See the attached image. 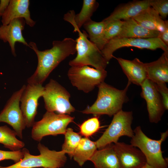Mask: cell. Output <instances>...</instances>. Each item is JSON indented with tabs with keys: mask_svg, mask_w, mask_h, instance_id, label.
<instances>
[{
	"mask_svg": "<svg viewBox=\"0 0 168 168\" xmlns=\"http://www.w3.org/2000/svg\"><path fill=\"white\" fill-rule=\"evenodd\" d=\"M131 83L141 86L147 79L145 63L136 58L132 60L116 58Z\"/></svg>",
	"mask_w": 168,
	"mask_h": 168,
	"instance_id": "cell-18",
	"label": "cell"
},
{
	"mask_svg": "<svg viewBox=\"0 0 168 168\" xmlns=\"http://www.w3.org/2000/svg\"><path fill=\"white\" fill-rule=\"evenodd\" d=\"M113 146L120 168H141L147 163L142 152L131 144L118 142Z\"/></svg>",
	"mask_w": 168,
	"mask_h": 168,
	"instance_id": "cell-14",
	"label": "cell"
},
{
	"mask_svg": "<svg viewBox=\"0 0 168 168\" xmlns=\"http://www.w3.org/2000/svg\"><path fill=\"white\" fill-rule=\"evenodd\" d=\"M26 86L23 85L12 94L0 113V122L10 125L17 136L21 139L23 138V131L26 127L20 108V100Z\"/></svg>",
	"mask_w": 168,
	"mask_h": 168,
	"instance_id": "cell-11",
	"label": "cell"
},
{
	"mask_svg": "<svg viewBox=\"0 0 168 168\" xmlns=\"http://www.w3.org/2000/svg\"><path fill=\"white\" fill-rule=\"evenodd\" d=\"M107 75L105 69L91 68L87 65L71 66L68 76L73 86L85 93L92 91L104 81Z\"/></svg>",
	"mask_w": 168,
	"mask_h": 168,
	"instance_id": "cell-9",
	"label": "cell"
},
{
	"mask_svg": "<svg viewBox=\"0 0 168 168\" xmlns=\"http://www.w3.org/2000/svg\"><path fill=\"white\" fill-rule=\"evenodd\" d=\"M1 15H0V18H1Z\"/></svg>",
	"mask_w": 168,
	"mask_h": 168,
	"instance_id": "cell-36",
	"label": "cell"
},
{
	"mask_svg": "<svg viewBox=\"0 0 168 168\" xmlns=\"http://www.w3.org/2000/svg\"><path fill=\"white\" fill-rule=\"evenodd\" d=\"M44 86L41 84L28 83L21 96L20 108L26 127H32L37 112L38 100L44 92Z\"/></svg>",
	"mask_w": 168,
	"mask_h": 168,
	"instance_id": "cell-12",
	"label": "cell"
},
{
	"mask_svg": "<svg viewBox=\"0 0 168 168\" xmlns=\"http://www.w3.org/2000/svg\"><path fill=\"white\" fill-rule=\"evenodd\" d=\"M150 7V0L130 2L117 7L109 16L103 20L110 22L128 20L133 18Z\"/></svg>",
	"mask_w": 168,
	"mask_h": 168,
	"instance_id": "cell-17",
	"label": "cell"
},
{
	"mask_svg": "<svg viewBox=\"0 0 168 168\" xmlns=\"http://www.w3.org/2000/svg\"><path fill=\"white\" fill-rule=\"evenodd\" d=\"M16 134L14 130L7 126H0V143L3 146L15 151L21 150L24 148V142L16 138Z\"/></svg>",
	"mask_w": 168,
	"mask_h": 168,
	"instance_id": "cell-26",
	"label": "cell"
},
{
	"mask_svg": "<svg viewBox=\"0 0 168 168\" xmlns=\"http://www.w3.org/2000/svg\"><path fill=\"white\" fill-rule=\"evenodd\" d=\"M123 21L121 31L117 37L148 38L158 36L159 32L146 28L133 18Z\"/></svg>",
	"mask_w": 168,
	"mask_h": 168,
	"instance_id": "cell-22",
	"label": "cell"
},
{
	"mask_svg": "<svg viewBox=\"0 0 168 168\" xmlns=\"http://www.w3.org/2000/svg\"><path fill=\"white\" fill-rule=\"evenodd\" d=\"M113 116L108 128L95 142L97 148L100 149L113 143H115L123 136L131 138L133 137L134 133L131 127L132 112L122 110Z\"/></svg>",
	"mask_w": 168,
	"mask_h": 168,
	"instance_id": "cell-7",
	"label": "cell"
},
{
	"mask_svg": "<svg viewBox=\"0 0 168 168\" xmlns=\"http://www.w3.org/2000/svg\"><path fill=\"white\" fill-rule=\"evenodd\" d=\"M131 83L128 81L123 90H120L103 82L99 85L97 97L94 103L82 112L98 116L103 114L114 116L122 110L123 104L128 101L127 92Z\"/></svg>",
	"mask_w": 168,
	"mask_h": 168,
	"instance_id": "cell-2",
	"label": "cell"
},
{
	"mask_svg": "<svg viewBox=\"0 0 168 168\" xmlns=\"http://www.w3.org/2000/svg\"><path fill=\"white\" fill-rule=\"evenodd\" d=\"M150 5L163 20L167 17L168 15V0H150Z\"/></svg>",
	"mask_w": 168,
	"mask_h": 168,
	"instance_id": "cell-30",
	"label": "cell"
},
{
	"mask_svg": "<svg viewBox=\"0 0 168 168\" xmlns=\"http://www.w3.org/2000/svg\"><path fill=\"white\" fill-rule=\"evenodd\" d=\"M166 83L156 84V87L162 100L166 110L168 109V89Z\"/></svg>",
	"mask_w": 168,
	"mask_h": 168,
	"instance_id": "cell-32",
	"label": "cell"
},
{
	"mask_svg": "<svg viewBox=\"0 0 168 168\" xmlns=\"http://www.w3.org/2000/svg\"><path fill=\"white\" fill-rule=\"evenodd\" d=\"M30 1L28 0H11L9 5L1 17L3 25L9 24L15 18H24L26 23L32 27L36 22L30 17L29 10Z\"/></svg>",
	"mask_w": 168,
	"mask_h": 168,
	"instance_id": "cell-16",
	"label": "cell"
},
{
	"mask_svg": "<svg viewBox=\"0 0 168 168\" xmlns=\"http://www.w3.org/2000/svg\"><path fill=\"white\" fill-rule=\"evenodd\" d=\"M42 97L47 111L69 115L75 111L70 102L69 93L54 79H50L44 86Z\"/></svg>",
	"mask_w": 168,
	"mask_h": 168,
	"instance_id": "cell-8",
	"label": "cell"
},
{
	"mask_svg": "<svg viewBox=\"0 0 168 168\" xmlns=\"http://www.w3.org/2000/svg\"><path fill=\"white\" fill-rule=\"evenodd\" d=\"M99 4L95 0H84L80 12L75 14L73 10L68 12L64 16V20L70 23L74 30L80 29L87 21L91 19L93 13L96 10Z\"/></svg>",
	"mask_w": 168,
	"mask_h": 168,
	"instance_id": "cell-19",
	"label": "cell"
},
{
	"mask_svg": "<svg viewBox=\"0 0 168 168\" xmlns=\"http://www.w3.org/2000/svg\"><path fill=\"white\" fill-rule=\"evenodd\" d=\"M133 18L141 26L150 30L161 32L168 28V21L163 20L151 7Z\"/></svg>",
	"mask_w": 168,
	"mask_h": 168,
	"instance_id": "cell-21",
	"label": "cell"
},
{
	"mask_svg": "<svg viewBox=\"0 0 168 168\" xmlns=\"http://www.w3.org/2000/svg\"><path fill=\"white\" fill-rule=\"evenodd\" d=\"M141 168H154L152 166L149 165L147 163H146L145 165L143 166Z\"/></svg>",
	"mask_w": 168,
	"mask_h": 168,
	"instance_id": "cell-35",
	"label": "cell"
},
{
	"mask_svg": "<svg viewBox=\"0 0 168 168\" xmlns=\"http://www.w3.org/2000/svg\"><path fill=\"white\" fill-rule=\"evenodd\" d=\"M23 157L22 150L17 151H5L0 150V161L10 160L16 163L20 161Z\"/></svg>",
	"mask_w": 168,
	"mask_h": 168,
	"instance_id": "cell-31",
	"label": "cell"
},
{
	"mask_svg": "<svg viewBox=\"0 0 168 168\" xmlns=\"http://www.w3.org/2000/svg\"><path fill=\"white\" fill-rule=\"evenodd\" d=\"M37 149L40 154L33 155L26 148L22 151L23 157L19 162L7 166H0V168H61L66 162V153L61 150H51L44 144L39 143Z\"/></svg>",
	"mask_w": 168,
	"mask_h": 168,
	"instance_id": "cell-3",
	"label": "cell"
},
{
	"mask_svg": "<svg viewBox=\"0 0 168 168\" xmlns=\"http://www.w3.org/2000/svg\"><path fill=\"white\" fill-rule=\"evenodd\" d=\"M64 135V142L62 145L61 150L67 154L72 158L82 138L81 136L71 128L67 129Z\"/></svg>",
	"mask_w": 168,
	"mask_h": 168,
	"instance_id": "cell-27",
	"label": "cell"
},
{
	"mask_svg": "<svg viewBox=\"0 0 168 168\" xmlns=\"http://www.w3.org/2000/svg\"></svg>",
	"mask_w": 168,
	"mask_h": 168,
	"instance_id": "cell-37",
	"label": "cell"
},
{
	"mask_svg": "<svg viewBox=\"0 0 168 168\" xmlns=\"http://www.w3.org/2000/svg\"><path fill=\"white\" fill-rule=\"evenodd\" d=\"M97 147L95 142L88 138H82L76 148L72 158L78 165L82 167L93 155Z\"/></svg>",
	"mask_w": 168,
	"mask_h": 168,
	"instance_id": "cell-25",
	"label": "cell"
},
{
	"mask_svg": "<svg viewBox=\"0 0 168 168\" xmlns=\"http://www.w3.org/2000/svg\"><path fill=\"white\" fill-rule=\"evenodd\" d=\"M78 33L76 39L77 56L70 61L69 64L71 66L91 65L96 69H105L109 63L103 56L101 50L88 39V34L80 29L73 30Z\"/></svg>",
	"mask_w": 168,
	"mask_h": 168,
	"instance_id": "cell-5",
	"label": "cell"
},
{
	"mask_svg": "<svg viewBox=\"0 0 168 168\" xmlns=\"http://www.w3.org/2000/svg\"><path fill=\"white\" fill-rule=\"evenodd\" d=\"M158 37L168 46V28H166L163 32H159Z\"/></svg>",
	"mask_w": 168,
	"mask_h": 168,
	"instance_id": "cell-33",
	"label": "cell"
},
{
	"mask_svg": "<svg viewBox=\"0 0 168 168\" xmlns=\"http://www.w3.org/2000/svg\"><path fill=\"white\" fill-rule=\"evenodd\" d=\"M133 47L140 49L155 50L161 49L168 53L167 46L158 37L136 38L115 37L110 40L101 51L109 63L113 57V53L116 50L124 47Z\"/></svg>",
	"mask_w": 168,
	"mask_h": 168,
	"instance_id": "cell-10",
	"label": "cell"
},
{
	"mask_svg": "<svg viewBox=\"0 0 168 168\" xmlns=\"http://www.w3.org/2000/svg\"><path fill=\"white\" fill-rule=\"evenodd\" d=\"M74 119L73 117L68 114L46 111L41 120L34 124L31 131V138L40 142L47 136L64 135L67 127Z\"/></svg>",
	"mask_w": 168,
	"mask_h": 168,
	"instance_id": "cell-6",
	"label": "cell"
},
{
	"mask_svg": "<svg viewBox=\"0 0 168 168\" xmlns=\"http://www.w3.org/2000/svg\"><path fill=\"white\" fill-rule=\"evenodd\" d=\"M10 0H1L0 2V15L2 16L5 10L7 8Z\"/></svg>",
	"mask_w": 168,
	"mask_h": 168,
	"instance_id": "cell-34",
	"label": "cell"
},
{
	"mask_svg": "<svg viewBox=\"0 0 168 168\" xmlns=\"http://www.w3.org/2000/svg\"><path fill=\"white\" fill-rule=\"evenodd\" d=\"M123 22V21L121 20L106 22L107 25L105 34L106 44L110 40L118 35L121 31Z\"/></svg>",
	"mask_w": 168,
	"mask_h": 168,
	"instance_id": "cell-29",
	"label": "cell"
},
{
	"mask_svg": "<svg viewBox=\"0 0 168 168\" xmlns=\"http://www.w3.org/2000/svg\"><path fill=\"white\" fill-rule=\"evenodd\" d=\"M141 97L146 101L149 121L157 123L166 110L156 83L147 79L141 86Z\"/></svg>",
	"mask_w": 168,
	"mask_h": 168,
	"instance_id": "cell-13",
	"label": "cell"
},
{
	"mask_svg": "<svg viewBox=\"0 0 168 168\" xmlns=\"http://www.w3.org/2000/svg\"><path fill=\"white\" fill-rule=\"evenodd\" d=\"M113 144L96 151L89 160L95 168H120Z\"/></svg>",
	"mask_w": 168,
	"mask_h": 168,
	"instance_id": "cell-23",
	"label": "cell"
},
{
	"mask_svg": "<svg viewBox=\"0 0 168 168\" xmlns=\"http://www.w3.org/2000/svg\"><path fill=\"white\" fill-rule=\"evenodd\" d=\"M26 23L24 18H19L14 19L7 25H2L0 26V39L4 42L9 43L14 56H16L15 49L16 42L29 47L22 34Z\"/></svg>",
	"mask_w": 168,
	"mask_h": 168,
	"instance_id": "cell-15",
	"label": "cell"
},
{
	"mask_svg": "<svg viewBox=\"0 0 168 168\" xmlns=\"http://www.w3.org/2000/svg\"><path fill=\"white\" fill-rule=\"evenodd\" d=\"M133 131L134 134L131 138L130 144L142 152L147 163L154 168H167V161L162 155L161 145L168 136V130L162 133L161 138L157 140L147 136L140 126L136 127Z\"/></svg>",
	"mask_w": 168,
	"mask_h": 168,
	"instance_id": "cell-4",
	"label": "cell"
},
{
	"mask_svg": "<svg viewBox=\"0 0 168 168\" xmlns=\"http://www.w3.org/2000/svg\"><path fill=\"white\" fill-rule=\"evenodd\" d=\"M76 45V40L66 38L62 41H54L51 48L40 51L35 43L30 42L29 47L36 54L38 64L34 73L28 79V83L42 84L61 62L69 55L75 53Z\"/></svg>",
	"mask_w": 168,
	"mask_h": 168,
	"instance_id": "cell-1",
	"label": "cell"
},
{
	"mask_svg": "<svg viewBox=\"0 0 168 168\" xmlns=\"http://www.w3.org/2000/svg\"><path fill=\"white\" fill-rule=\"evenodd\" d=\"M107 22L103 20L99 22L92 21L91 19L83 25L87 32L90 41L101 50L106 44L105 40V31Z\"/></svg>",
	"mask_w": 168,
	"mask_h": 168,
	"instance_id": "cell-24",
	"label": "cell"
},
{
	"mask_svg": "<svg viewBox=\"0 0 168 168\" xmlns=\"http://www.w3.org/2000/svg\"><path fill=\"white\" fill-rule=\"evenodd\" d=\"M100 127L98 116L89 119L84 121L80 126V133L85 138L90 137L96 132Z\"/></svg>",
	"mask_w": 168,
	"mask_h": 168,
	"instance_id": "cell-28",
	"label": "cell"
},
{
	"mask_svg": "<svg viewBox=\"0 0 168 168\" xmlns=\"http://www.w3.org/2000/svg\"><path fill=\"white\" fill-rule=\"evenodd\" d=\"M145 65L147 79L156 84L168 82V53L164 52L157 60Z\"/></svg>",
	"mask_w": 168,
	"mask_h": 168,
	"instance_id": "cell-20",
	"label": "cell"
}]
</instances>
